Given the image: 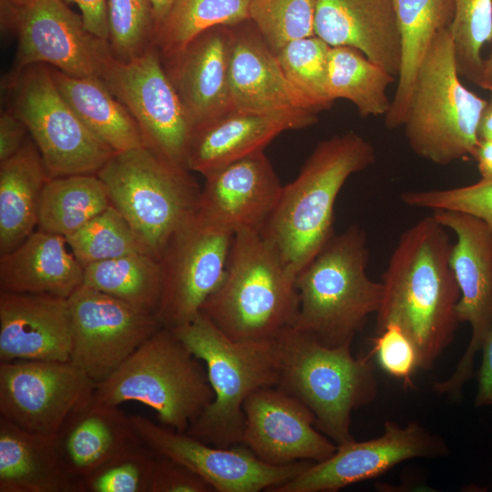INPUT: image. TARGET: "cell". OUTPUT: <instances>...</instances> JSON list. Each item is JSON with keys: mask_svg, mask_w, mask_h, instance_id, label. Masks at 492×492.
Listing matches in <instances>:
<instances>
[{"mask_svg": "<svg viewBox=\"0 0 492 492\" xmlns=\"http://www.w3.org/2000/svg\"><path fill=\"white\" fill-rule=\"evenodd\" d=\"M251 0H175L156 33L161 56L182 49L201 32L249 19Z\"/></svg>", "mask_w": 492, "mask_h": 492, "instance_id": "cell-35", "label": "cell"}, {"mask_svg": "<svg viewBox=\"0 0 492 492\" xmlns=\"http://www.w3.org/2000/svg\"><path fill=\"white\" fill-rule=\"evenodd\" d=\"M66 239L83 267L132 253H149L128 220L112 205Z\"/></svg>", "mask_w": 492, "mask_h": 492, "instance_id": "cell-37", "label": "cell"}, {"mask_svg": "<svg viewBox=\"0 0 492 492\" xmlns=\"http://www.w3.org/2000/svg\"><path fill=\"white\" fill-rule=\"evenodd\" d=\"M0 492H81L53 438L0 417Z\"/></svg>", "mask_w": 492, "mask_h": 492, "instance_id": "cell-28", "label": "cell"}, {"mask_svg": "<svg viewBox=\"0 0 492 492\" xmlns=\"http://www.w3.org/2000/svg\"><path fill=\"white\" fill-rule=\"evenodd\" d=\"M174 1L175 0H151L157 21V30L168 15Z\"/></svg>", "mask_w": 492, "mask_h": 492, "instance_id": "cell-52", "label": "cell"}, {"mask_svg": "<svg viewBox=\"0 0 492 492\" xmlns=\"http://www.w3.org/2000/svg\"><path fill=\"white\" fill-rule=\"evenodd\" d=\"M449 449L443 438L416 422L401 426L386 421L383 434L374 439L337 446L328 459L311 463L272 492H335L349 485L381 476L413 458L445 456Z\"/></svg>", "mask_w": 492, "mask_h": 492, "instance_id": "cell-17", "label": "cell"}, {"mask_svg": "<svg viewBox=\"0 0 492 492\" xmlns=\"http://www.w3.org/2000/svg\"><path fill=\"white\" fill-rule=\"evenodd\" d=\"M100 79L136 120L145 147L172 163L185 167L193 124L153 46L129 60L106 56Z\"/></svg>", "mask_w": 492, "mask_h": 492, "instance_id": "cell-12", "label": "cell"}, {"mask_svg": "<svg viewBox=\"0 0 492 492\" xmlns=\"http://www.w3.org/2000/svg\"><path fill=\"white\" fill-rule=\"evenodd\" d=\"M80 10L86 28L96 36L108 41V0H63Z\"/></svg>", "mask_w": 492, "mask_h": 492, "instance_id": "cell-46", "label": "cell"}, {"mask_svg": "<svg viewBox=\"0 0 492 492\" xmlns=\"http://www.w3.org/2000/svg\"><path fill=\"white\" fill-rule=\"evenodd\" d=\"M450 26L457 71L478 86L483 66L482 48L492 41V0H454Z\"/></svg>", "mask_w": 492, "mask_h": 492, "instance_id": "cell-39", "label": "cell"}, {"mask_svg": "<svg viewBox=\"0 0 492 492\" xmlns=\"http://www.w3.org/2000/svg\"><path fill=\"white\" fill-rule=\"evenodd\" d=\"M190 171L142 146L115 152L97 173L111 205L158 260L197 210L201 189Z\"/></svg>", "mask_w": 492, "mask_h": 492, "instance_id": "cell-9", "label": "cell"}, {"mask_svg": "<svg viewBox=\"0 0 492 492\" xmlns=\"http://www.w3.org/2000/svg\"><path fill=\"white\" fill-rule=\"evenodd\" d=\"M83 284L156 315L163 286L159 261L132 253L84 267Z\"/></svg>", "mask_w": 492, "mask_h": 492, "instance_id": "cell-34", "label": "cell"}, {"mask_svg": "<svg viewBox=\"0 0 492 492\" xmlns=\"http://www.w3.org/2000/svg\"><path fill=\"white\" fill-rule=\"evenodd\" d=\"M67 302L72 328L69 362L95 384L108 378L162 327L155 314L84 284Z\"/></svg>", "mask_w": 492, "mask_h": 492, "instance_id": "cell-14", "label": "cell"}, {"mask_svg": "<svg viewBox=\"0 0 492 492\" xmlns=\"http://www.w3.org/2000/svg\"><path fill=\"white\" fill-rule=\"evenodd\" d=\"M15 30L17 47L6 77L44 64L70 76L100 78L111 52L108 41L90 33L63 0H34L17 15Z\"/></svg>", "mask_w": 492, "mask_h": 492, "instance_id": "cell-18", "label": "cell"}, {"mask_svg": "<svg viewBox=\"0 0 492 492\" xmlns=\"http://www.w3.org/2000/svg\"><path fill=\"white\" fill-rule=\"evenodd\" d=\"M171 330L204 364L214 393L212 402L186 433L217 446L241 445L246 399L258 389L278 384L276 340L234 341L202 312Z\"/></svg>", "mask_w": 492, "mask_h": 492, "instance_id": "cell-6", "label": "cell"}, {"mask_svg": "<svg viewBox=\"0 0 492 492\" xmlns=\"http://www.w3.org/2000/svg\"><path fill=\"white\" fill-rule=\"evenodd\" d=\"M50 179L30 136L14 156L0 162V254L35 231L42 191Z\"/></svg>", "mask_w": 492, "mask_h": 492, "instance_id": "cell-30", "label": "cell"}, {"mask_svg": "<svg viewBox=\"0 0 492 492\" xmlns=\"http://www.w3.org/2000/svg\"><path fill=\"white\" fill-rule=\"evenodd\" d=\"M447 231L432 214L422 218L400 235L382 275L375 332L389 323L399 325L415 344L424 370L449 346L459 323L460 292Z\"/></svg>", "mask_w": 492, "mask_h": 492, "instance_id": "cell-1", "label": "cell"}, {"mask_svg": "<svg viewBox=\"0 0 492 492\" xmlns=\"http://www.w3.org/2000/svg\"><path fill=\"white\" fill-rule=\"evenodd\" d=\"M480 351L482 361L477 372V390L474 400L476 407L492 405V326L483 341Z\"/></svg>", "mask_w": 492, "mask_h": 492, "instance_id": "cell-47", "label": "cell"}, {"mask_svg": "<svg viewBox=\"0 0 492 492\" xmlns=\"http://www.w3.org/2000/svg\"><path fill=\"white\" fill-rule=\"evenodd\" d=\"M295 282L261 232L240 230L233 235L225 277L201 312L234 341H274L295 322Z\"/></svg>", "mask_w": 492, "mask_h": 492, "instance_id": "cell-3", "label": "cell"}, {"mask_svg": "<svg viewBox=\"0 0 492 492\" xmlns=\"http://www.w3.org/2000/svg\"><path fill=\"white\" fill-rule=\"evenodd\" d=\"M317 113L289 109L269 114L231 110L195 126L185 154V166L203 176L263 149L286 130L310 127Z\"/></svg>", "mask_w": 492, "mask_h": 492, "instance_id": "cell-22", "label": "cell"}, {"mask_svg": "<svg viewBox=\"0 0 492 492\" xmlns=\"http://www.w3.org/2000/svg\"><path fill=\"white\" fill-rule=\"evenodd\" d=\"M331 46L314 36L294 40L276 53L282 70L294 91L315 111L329 108L328 58Z\"/></svg>", "mask_w": 492, "mask_h": 492, "instance_id": "cell-36", "label": "cell"}, {"mask_svg": "<svg viewBox=\"0 0 492 492\" xmlns=\"http://www.w3.org/2000/svg\"><path fill=\"white\" fill-rule=\"evenodd\" d=\"M492 94V48L487 58L483 60L478 86Z\"/></svg>", "mask_w": 492, "mask_h": 492, "instance_id": "cell-51", "label": "cell"}, {"mask_svg": "<svg viewBox=\"0 0 492 492\" xmlns=\"http://www.w3.org/2000/svg\"><path fill=\"white\" fill-rule=\"evenodd\" d=\"M34 0H0L1 25L4 28L15 29L19 13Z\"/></svg>", "mask_w": 492, "mask_h": 492, "instance_id": "cell-48", "label": "cell"}, {"mask_svg": "<svg viewBox=\"0 0 492 492\" xmlns=\"http://www.w3.org/2000/svg\"><path fill=\"white\" fill-rule=\"evenodd\" d=\"M212 491V487L204 479L184 465L155 454L149 492Z\"/></svg>", "mask_w": 492, "mask_h": 492, "instance_id": "cell-44", "label": "cell"}, {"mask_svg": "<svg viewBox=\"0 0 492 492\" xmlns=\"http://www.w3.org/2000/svg\"><path fill=\"white\" fill-rule=\"evenodd\" d=\"M53 439L81 492L87 477L142 444L131 415L118 406L97 403L93 397L70 413Z\"/></svg>", "mask_w": 492, "mask_h": 492, "instance_id": "cell-26", "label": "cell"}, {"mask_svg": "<svg viewBox=\"0 0 492 492\" xmlns=\"http://www.w3.org/2000/svg\"><path fill=\"white\" fill-rule=\"evenodd\" d=\"M241 443L265 463L282 466L330 458L337 445L316 427L313 412L277 386L253 392L243 405Z\"/></svg>", "mask_w": 492, "mask_h": 492, "instance_id": "cell-19", "label": "cell"}, {"mask_svg": "<svg viewBox=\"0 0 492 492\" xmlns=\"http://www.w3.org/2000/svg\"><path fill=\"white\" fill-rule=\"evenodd\" d=\"M95 385L70 362H1L0 417L54 438L70 413L93 396Z\"/></svg>", "mask_w": 492, "mask_h": 492, "instance_id": "cell-15", "label": "cell"}, {"mask_svg": "<svg viewBox=\"0 0 492 492\" xmlns=\"http://www.w3.org/2000/svg\"><path fill=\"white\" fill-rule=\"evenodd\" d=\"M71 345L67 299L0 291V363L69 362Z\"/></svg>", "mask_w": 492, "mask_h": 492, "instance_id": "cell-23", "label": "cell"}, {"mask_svg": "<svg viewBox=\"0 0 492 492\" xmlns=\"http://www.w3.org/2000/svg\"><path fill=\"white\" fill-rule=\"evenodd\" d=\"M234 233L196 210L171 236L159 259L163 286L156 317L163 327L188 323L220 286Z\"/></svg>", "mask_w": 492, "mask_h": 492, "instance_id": "cell-11", "label": "cell"}, {"mask_svg": "<svg viewBox=\"0 0 492 492\" xmlns=\"http://www.w3.org/2000/svg\"><path fill=\"white\" fill-rule=\"evenodd\" d=\"M154 456L142 443L87 477L82 492H149Z\"/></svg>", "mask_w": 492, "mask_h": 492, "instance_id": "cell-42", "label": "cell"}, {"mask_svg": "<svg viewBox=\"0 0 492 492\" xmlns=\"http://www.w3.org/2000/svg\"><path fill=\"white\" fill-rule=\"evenodd\" d=\"M373 350L380 367L405 385L412 384V375L419 368V356L415 344L397 324L385 325L372 339Z\"/></svg>", "mask_w": 492, "mask_h": 492, "instance_id": "cell-43", "label": "cell"}, {"mask_svg": "<svg viewBox=\"0 0 492 492\" xmlns=\"http://www.w3.org/2000/svg\"><path fill=\"white\" fill-rule=\"evenodd\" d=\"M492 95V94H491Z\"/></svg>", "mask_w": 492, "mask_h": 492, "instance_id": "cell-53", "label": "cell"}, {"mask_svg": "<svg viewBox=\"0 0 492 492\" xmlns=\"http://www.w3.org/2000/svg\"><path fill=\"white\" fill-rule=\"evenodd\" d=\"M66 237L36 230L0 254V291L68 299L84 281V267Z\"/></svg>", "mask_w": 492, "mask_h": 492, "instance_id": "cell-27", "label": "cell"}, {"mask_svg": "<svg viewBox=\"0 0 492 492\" xmlns=\"http://www.w3.org/2000/svg\"><path fill=\"white\" fill-rule=\"evenodd\" d=\"M316 0H251L249 19L275 52L314 36Z\"/></svg>", "mask_w": 492, "mask_h": 492, "instance_id": "cell-38", "label": "cell"}, {"mask_svg": "<svg viewBox=\"0 0 492 492\" xmlns=\"http://www.w3.org/2000/svg\"><path fill=\"white\" fill-rule=\"evenodd\" d=\"M374 146L354 131L322 140L283 186L261 231L297 277L333 236L334 205L347 179L375 162Z\"/></svg>", "mask_w": 492, "mask_h": 492, "instance_id": "cell-2", "label": "cell"}, {"mask_svg": "<svg viewBox=\"0 0 492 492\" xmlns=\"http://www.w3.org/2000/svg\"><path fill=\"white\" fill-rule=\"evenodd\" d=\"M368 261L364 229L353 224L334 233L296 277L292 326L327 346L351 343L382 300V282L369 277Z\"/></svg>", "mask_w": 492, "mask_h": 492, "instance_id": "cell-4", "label": "cell"}, {"mask_svg": "<svg viewBox=\"0 0 492 492\" xmlns=\"http://www.w3.org/2000/svg\"><path fill=\"white\" fill-rule=\"evenodd\" d=\"M277 387L302 402L316 427L337 446L354 441L351 415L378 392L370 354L354 357L351 343L327 346L312 335L287 328L277 339Z\"/></svg>", "mask_w": 492, "mask_h": 492, "instance_id": "cell-5", "label": "cell"}, {"mask_svg": "<svg viewBox=\"0 0 492 492\" xmlns=\"http://www.w3.org/2000/svg\"><path fill=\"white\" fill-rule=\"evenodd\" d=\"M142 443L153 453L184 465L217 492H258L282 485L312 461L275 466L265 463L244 445L217 446L187 433L159 425L142 415H131Z\"/></svg>", "mask_w": 492, "mask_h": 492, "instance_id": "cell-16", "label": "cell"}, {"mask_svg": "<svg viewBox=\"0 0 492 492\" xmlns=\"http://www.w3.org/2000/svg\"><path fill=\"white\" fill-rule=\"evenodd\" d=\"M400 199L412 208L467 213L492 228V177L465 186L405 191Z\"/></svg>", "mask_w": 492, "mask_h": 492, "instance_id": "cell-41", "label": "cell"}, {"mask_svg": "<svg viewBox=\"0 0 492 492\" xmlns=\"http://www.w3.org/2000/svg\"><path fill=\"white\" fill-rule=\"evenodd\" d=\"M112 56L129 61L155 46L157 21L151 0H108Z\"/></svg>", "mask_w": 492, "mask_h": 492, "instance_id": "cell-40", "label": "cell"}, {"mask_svg": "<svg viewBox=\"0 0 492 492\" xmlns=\"http://www.w3.org/2000/svg\"><path fill=\"white\" fill-rule=\"evenodd\" d=\"M29 136L24 122L9 108L4 109L0 115V162L14 156Z\"/></svg>", "mask_w": 492, "mask_h": 492, "instance_id": "cell-45", "label": "cell"}, {"mask_svg": "<svg viewBox=\"0 0 492 492\" xmlns=\"http://www.w3.org/2000/svg\"><path fill=\"white\" fill-rule=\"evenodd\" d=\"M232 28L230 62L232 109L257 114L289 109L313 111L289 84L276 53L251 20L232 26Z\"/></svg>", "mask_w": 492, "mask_h": 492, "instance_id": "cell-25", "label": "cell"}, {"mask_svg": "<svg viewBox=\"0 0 492 492\" xmlns=\"http://www.w3.org/2000/svg\"><path fill=\"white\" fill-rule=\"evenodd\" d=\"M487 103L462 84L450 27L441 30L418 68L403 124L411 149L441 166L474 157Z\"/></svg>", "mask_w": 492, "mask_h": 492, "instance_id": "cell-8", "label": "cell"}, {"mask_svg": "<svg viewBox=\"0 0 492 492\" xmlns=\"http://www.w3.org/2000/svg\"><path fill=\"white\" fill-rule=\"evenodd\" d=\"M204 177L197 210L233 233L240 230L261 232L283 188L263 150Z\"/></svg>", "mask_w": 492, "mask_h": 492, "instance_id": "cell-20", "label": "cell"}, {"mask_svg": "<svg viewBox=\"0 0 492 492\" xmlns=\"http://www.w3.org/2000/svg\"><path fill=\"white\" fill-rule=\"evenodd\" d=\"M314 35L350 46L397 77L401 45L393 0H316Z\"/></svg>", "mask_w": 492, "mask_h": 492, "instance_id": "cell-24", "label": "cell"}, {"mask_svg": "<svg viewBox=\"0 0 492 492\" xmlns=\"http://www.w3.org/2000/svg\"><path fill=\"white\" fill-rule=\"evenodd\" d=\"M395 77L350 46H331L328 58V93L334 101L352 102L360 116H385L392 100L388 87Z\"/></svg>", "mask_w": 492, "mask_h": 492, "instance_id": "cell-33", "label": "cell"}, {"mask_svg": "<svg viewBox=\"0 0 492 492\" xmlns=\"http://www.w3.org/2000/svg\"><path fill=\"white\" fill-rule=\"evenodd\" d=\"M474 158L481 178L492 177V139L479 140Z\"/></svg>", "mask_w": 492, "mask_h": 492, "instance_id": "cell-49", "label": "cell"}, {"mask_svg": "<svg viewBox=\"0 0 492 492\" xmlns=\"http://www.w3.org/2000/svg\"><path fill=\"white\" fill-rule=\"evenodd\" d=\"M5 87L11 93L9 108L27 128L51 179L97 174L115 153L64 99L47 65L5 77Z\"/></svg>", "mask_w": 492, "mask_h": 492, "instance_id": "cell-10", "label": "cell"}, {"mask_svg": "<svg viewBox=\"0 0 492 492\" xmlns=\"http://www.w3.org/2000/svg\"><path fill=\"white\" fill-rule=\"evenodd\" d=\"M49 68L56 87L70 108L86 127L115 152L145 146L136 120L100 78L74 77Z\"/></svg>", "mask_w": 492, "mask_h": 492, "instance_id": "cell-31", "label": "cell"}, {"mask_svg": "<svg viewBox=\"0 0 492 492\" xmlns=\"http://www.w3.org/2000/svg\"><path fill=\"white\" fill-rule=\"evenodd\" d=\"M92 397L113 406L139 402L157 413L163 426L186 433L214 393L204 364L162 326L96 384Z\"/></svg>", "mask_w": 492, "mask_h": 492, "instance_id": "cell-7", "label": "cell"}, {"mask_svg": "<svg viewBox=\"0 0 492 492\" xmlns=\"http://www.w3.org/2000/svg\"><path fill=\"white\" fill-rule=\"evenodd\" d=\"M401 45L398 82L386 128L403 126L418 68L437 34L452 25L454 0H393Z\"/></svg>", "mask_w": 492, "mask_h": 492, "instance_id": "cell-29", "label": "cell"}, {"mask_svg": "<svg viewBox=\"0 0 492 492\" xmlns=\"http://www.w3.org/2000/svg\"><path fill=\"white\" fill-rule=\"evenodd\" d=\"M432 215L456 236L449 261L460 292L456 317L471 328L468 345L451 376L433 384L438 394L457 399L492 326V228L460 211L438 210Z\"/></svg>", "mask_w": 492, "mask_h": 492, "instance_id": "cell-13", "label": "cell"}, {"mask_svg": "<svg viewBox=\"0 0 492 492\" xmlns=\"http://www.w3.org/2000/svg\"><path fill=\"white\" fill-rule=\"evenodd\" d=\"M232 42V26H217L201 32L179 51L160 56L193 128L233 110L230 87Z\"/></svg>", "mask_w": 492, "mask_h": 492, "instance_id": "cell-21", "label": "cell"}, {"mask_svg": "<svg viewBox=\"0 0 492 492\" xmlns=\"http://www.w3.org/2000/svg\"><path fill=\"white\" fill-rule=\"evenodd\" d=\"M111 205L97 174L52 178L45 185L37 230L67 237Z\"/></svg>", "mask_w": 492, "mask_h": 492, "instance_id": "cell-32", "label": "cell"}, {"mask_svg": "<svg viewBox=\"0 0 492 492\" xmlns=\"http://www.w3.org/2000/svg\"><path fill=\"white\" fill-rule=\"evenodd\" d=\"M479 140L492 139V95L482 112L478 124Z\"/></svg>", "mask_w": 492, "mask_h": 492, "instance_id": "cell-50", "label": "cell"}]
</instances>
